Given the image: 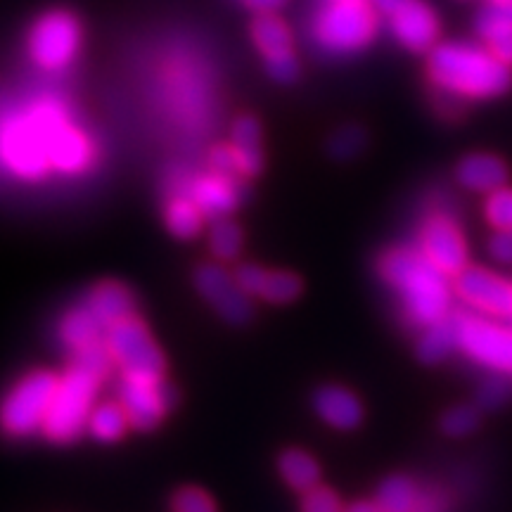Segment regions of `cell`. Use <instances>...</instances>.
<instances>
[{
	"label": "cell",
	"instance_id": "1",
	"mask_svg": "<svg viewBox=\"0 0 512 512\" xmlns=\"http://www.w3.org/2000/svg\"><path fill=\"white\" fill-rule=\"evenodd\" d=\"M427 76L437 93V107L453 114L465 100H489L508 93L512 69L486 46L448 41L427 53Z\"/></svg>",
	"mask_w": 512,
	"mask_h": 512
},
{
	"label": "cell",
	"instance_id": "2",
	"mask_svg": "<svg viewBox=\"0 0 512 512\" xmlns=\"http://www.w3.org/2000/svg\"><path fill=\"white\" fill-rule=\"evenodd\" d=\"M380 271L384 280L401 292L403 311L413 325L430 328L451 313L448 275L418 249H394L382 259Z\"/></svg>",
	"mask_w": 512,
	"mask_h": 512
},
{
	"label": "cell",
	"instance_id": "3",
	"mask_svg": "<svg viewBox=\"0 0 512 512\" xmlns=\"http://www.w3.org/2000/svg\"><path fill=\"white\" fill-rule=\"evenodd\" d=\"M377 34V15L366 0L330 3L320 10L313 24V36L330 53H356L366 48Z\"/></svg>",
	"mask_w": 512,
	"mask_h": 512
},
{
	"label": "cell",
	"instance_id": "4",
	"mask_svg": "<svg viewBox=\"0 0 512 512\" xmlns=\"http://www.w3.org/2000/svg\"><path fill=\"white\" fill-rule=\"evenodd\" d=\"M60 377L50 370H36L24 377L0 406V427L12 437H27L43 427L53 406Z\"/></svg>",
	"mask_w": 512,
	"mask_h": 512
},
{
	"label": "cell",
	"instance_id": "5",
	"mask_svg": "<svg viewBox=\"0 0 512 512\" xmlns=\"http://www.w3.org/2000/svg\"><path fill=\"white\" fill-rule=\"evenodd\" d=\"M95 389H98V380L76 368H69V373L60 377L53 406L43 422V432L50 441L67 444L79 437L91 418Z\"/></svg>",
	"mask_w": 512,
	"mask_h": 512
},
{
	"label": "cell",
	"instance_id": "6",
	"mask_svg": "<svg viewBox=\"0 0 512 512\" xmlns=\"http://www.w3.org/2000/svg\"><path fill=\"white\" fill-rule=\"evenodd\" d=\"M107 349L114 361L131 377H157L164 375V356L152 342L150 332L138 318H126L107 330Z\"/></svg>",
	"mask_w": 512,
	"mask_h": 512
},
{
	"label": "cell",
	"instance_id": "7",
	"mask_svg": "<svg viewBox=\"0 0 512 512\" xmlns=\"http://www.w3.org/2000/svg\"><path fill=\"white\" fill-rule=\"evenodd\" d=\"M31 57L46 69H62L79 50V24L69 12H48L29 38Z\"/></svg>",
	"mask_w": 512,
	"mask_h": 512
},
{
	"label": "cell",
	"instance_id": "8",
	"mask_svg": "<svg viewBox=\"0 0 512 512\" xmlns=\"http://www.w3.org/2000/svg\"><path fill=\"white\" fill-rule=\"evenodd\" d=\"M121 406L136 430H152L164 418V413L174 406V389L162 377H131L126 375L119 387Z\"/></svg>",
	"mask_w": 512,
	"mask_h": 512
},
{
	"label": "cell",
	"instance_id": "9",
	"mask_svg": "<svg viewBox=\"0 0 512 512\" xmlns=\"http://www.w3.org/2000/svg\"><path fill=\"white\" fill-rule=\"evenodd\" d=\"M195 287L207 302L214 306L228 323L242 325L252 318L249 294L242 290L235 275L223 271L221 266H200L195 271Z\"/></svg>",
	"mask_w": 512,
	"mask_h": 512
},
{
	"label": "cell",
	"instance_id": "10",
	"mask_svg": "<svg viewBox=\"0 0 512 512\" xmlns=\"http://www.w3.org/2000/svg\"><path fill=\"white\" fill-rule=\"evenodd\" d=\"M463 351L486 368L512 373V330L482 318L467 320Z\"/></svg>",
	"mask_w": 512,
	"mask_h": 512
},
{
	"label": "cell",
	"instance_id": "11",
	"mask_svg": "<svg viewBox=\"0 0 512 512\" xmlns=\"http://www.w3.org/2000/svg\"><path fill=\"white\" fill-rule=\"evenodd\" d=\"M420 252L446 275H458L467 266V245L456 228V223L446 216H432L422 226Z\"/></svg>",
	"mask_w": 512,
	"mask_h": 512
},
{
	"label": "cell",
	"instance_id": "12",
	"mask_svg": "<svg viewBox=\"0 0 512 512\" xmlns=\"http://www.w3.org/2000/svg\"><path fill=\"white\" fill-rule=\"evenodd\" d=\"M456 292L477 309L503 318L512 316V285L486 268L465 266L456 275Z\"/></svg>",
	"mask_w": 512,
	"mask_h": 512
},
{
	"label": "cell",
	"instance_id": "13",
	"mask_svg": "<svg viewBox=\"0 0 512 512\" xmlns=\"http://www.w3.org/2000/svg\"><path fill=\"white\" fill-rule=\"evenodd\" d=\"M392 34L411 53H430L439 43V17L425 0H408L389 17Z\"/></svg>",
	"mask_w": 512,
	"mask_h": 512
},
{
	"label": "cell",
	"instance_id": "14",
	"mask_svg": "<svg viewBox=\"0 0 512 512\" xmlns=\"http://www.w3.org/2000/svg\"><path fill=\"white\" fill-rule=\"evenodd\" d=\"M5 157L24 176H41L48 164V147L34 121H17L5 133Z\"/></svg>",
	"mask_w": 512,
	"mask_h": 512
},
{
	"label": "cell",
	"instance_id": "15",
	"mask_svg": "<svg viewBox=\"0 0 512 512\" xmlns=\"http://www.w3.org/2000/svg\"><path fill=\"white\" fill-rule=\"evenodd\" d=\"M238 285L252 297H261L273 304H287L302 294V280L294 273L285 271H266V268L247 264L235 271Z\"/></svg>",
	"mask_w": 512,
	"mask_h": 512
},
{
	"label": "cell",
	"instance_id": "16",
	"mask_svg": "<svg viewBox=\"0 0 512 512\" xmlns=\"http://www.w3.org/2000/svg\"><path fill=\"white\" fill-rule=\"evenodd\" d=\"M467 320H470V316H465V313H446L444 318L432 323L418 344L420 361L434 366V363L451 356L456 349H463Z\"/></svg>",
	"mask_w": 512,
	"mask_h": 512
},
{
	"label": "cell",
	"instance_id": "17",
	"mask_svg": "<svg viewBox=\"0 0 512 512\" xmlns=\"http://www.w3.org/2000/svg\"><path fill=\"white\" fill-rule=\"evenodd\" d=\"M313 408L320 418L337 430H354L363 420V406L356 399V394H351L344 387H335V384L320 387L313 394Z\"/></svg>",
	"mask_w": 512,
	"mask_h": 512
},
{
	"label": "cell",
	"instance_id": "18",
	"mask_svg": "<svg viewBox=\"0 0 512 512\" xmlns=\"http://www.w3.org/2000/svg\"><path fill=\"white\" fill-rule=\"evenodd\" d=\"M458 183L475 192H494L508 183V166L494 155H467L456 169Z\"/></svg>",
	"mask_w": 512,
	"mask_h": 512
},
{
	"label": "cell",
	"instance_id": "19",
	"mask_svg": "<svg viewBox=\"0 0 512 512\" xmlns=\"http://www.w3.org/2000/svg\"><path fill=\"white\" fill-rule=\"evenodd\" d=\"M240 195L235 183L226 176H207L200 178L192 190V202L202 211L204 219H223L235 209Z\"/></svg>",
	"mask_w": 512,
	"mask_h": 512
},
{
	"label": "cell",
	"instance_id": "20",
	"mask_svg": "<svg viewBox=\"0 0 512 512\" xmlns=\"http://www.w3.org/2000/svg\"><path fill=\"white\" fill-rule=\"evenodd\" d=\"M88 309L93 311V316L100 320V325L105 330H110L112 325L121 323V320L133 316V294L126 290L121 283H102L95 287L88 297Z\"/></svg>",
	"mask_w": 512,
	"mask_h": 512
},
{
	"label": "cell",
	"instance_id": "21",
	"mask_svg": "<svg viewBox=\"0 0 512 512\" xmlns=\"http://www.w3.org/2000/svg\"><path fill=\"white\" fill-rule=\"evenodd\" d=\"M233 152L238 159V171L245 176H256L264 164L261 157V126L254 117H240L233 126Z\"/></svg>",
	"mask_w": 512,
	"mask_h": 512
},
{
	"label": "cell",
	"instance_id": "22",
	"mask_svg": "<svg viewBox=\"0 0 512 512\" xmlns=\"http://www.w3.org/2000/svg\"><path fill=\"white\" fill-rule=\"evenodd\" d=\"M48 159L64 171H76L88 162V143L72 128L60 126L48 138Z\"/></svg>",
	"mask_w": 512,
	"mask_h": 512
},
{
	"label": "cell",
	"instance_id": "23",
	"mask_svg": "<svg viewBox=\"0 0 512 512\" xmlns=\"http://www.w3.org/2000/svg\"><path fill=\"white\" fill-rule=\"evenodd\" d=\"M278 467L285 482L290 484L292 489L302 491V494L316 489L320 482L318 463L306 451H299V448H290V451H285L283 456H280Z\"/></svg>",
	"mask_w": 512,
	"mask_h": 512
},
{
	"label": "cell",
	"instance_id": "24",
	"mask_svg": "<svg viewBox=\"0 0 512 512\" xmlns=\"http://www.w3.org/2000/svg\"><path fill=\"white\" fill-rule=\"evenodd\" d=\"M102 330L105 328H102L100 320L93 316V311L88 309V306H83V309H74L64 316L60 325V337L69 349L76 351L86 347V344L98 342Z\"/></svg>",
	"mask_w": 512,
	"mask_h": 512
},
{
	"label": "cell",
	"instance_id": "25",
	"mask_svg": "<svg viewBox=\"0 0 512 512\" xmlns=\"http://www.w3.org/2000/svg\"><path fill=\"white\" fill-rule=\"evenodd\" d=\"M252 38H254L256 48H259L266 57L292 50L290 29H287V24L283 22V19H278L275 15L256 17L252 24Z\"/></svg>",
	"mask_w": 512,
	"mask_h": 512
},
{
	"label": "cell",
	"instance_id": "26",
	"mask_svg": "<svg viewBox=\"0 0 512 512\" xmlns=\"http://www.w3.org/2000/svg\"><path fill=\"white\" fill-rule=\"evenodd\" d=\"M415 501H418V489H415L413 479L396 475L382 482L375 503L382 512H413Z\"/></svg>",
	"mask_w": 512,
	"mask_h": 512
},
{
	"label": "cell",
	"instance_id": "27",
	"mask_svg": "<svg viewBox=\"0 0 512 512\" xmlns=\"http://www.w3.org/2000/svg\"><path fill=\"white\" fill-rule=\"evenodd\" d=\"M128 425L131 422H128V415L121 403H100L88 418V430L100 441H117Z\"/></svg>",
	"mask_w": 512,
	"mask_h": 512
},
{
	"label": "cell",
	"instance_id": "28",
	"mask_svg": "<svg viewBox=\"0 0 512 512\" xmlns=\"http://www.w3.org/2000/svg\"><path fill=\"white\" fill-rule=\"evenodd\" d=\"M475 31L482 43H491L494 38L512 31V3H486L475 17Z\"/></svg>",
	"mask_w": 512,
	"mask_h": 512
},
{
	"label": "cell",
	"instance_id": "29",
	"mask_svg": "<svg viewBox=\"0 0 512 512\" xmlns=\"http://www.w3.org/2000/svg\"><path fill=\"white\" fill-rule=\"evenodd\" d=\"M202 219V211L190 200H176L169 204V209H166V226H169V230L176 238L183 240L195 238V235L200 233Z\"/></svg>",
	"mask_w": 512,
	"mask_h": 512
},
{
	"label": "cell",
	"instance_id": "30",
	"mask_svg": "<svg viewBox=\"0 0 512 512\" xmlns=\"http://www.w3.org/2000/svg\"><path fill=\"white\" fill-rule=\"evenodd\" d=\"M110 366H112V354L110 349H107V344H102L100 339L98 342H91L86 344V347L74 351L72 368L91 375L93 380L100 382L102 377L110 373Z\"/></svg>",
	"mask_w": 512,
	"mask_h": 512
},
{
	"label": "cell",
	"instance_id": "31",
	"mask_svg": "<svg viewBox=\"0 0 512 512\" xmlns=\"http://www.w3.org/2000/svg\"><path fill=\"white\" fill-rule=\"evenodd\" d=\"M363 147H366V131H363L361 126L339 128L328 143L330 155L339 159V162H347V159L358 157L363 152Z\"/></svg>",
	"mask_w": 512,
	"mask_h": 512
},
{
	"label": "cell",
	"instance_id": "32",
	"mask_svg": "<svg viewBox=\"0 0 512 512\" xmlns=\"http://www.w3.org/2000/svg\"><path fill=\"white\" fill-rule=\"evenodd\" d=\"M211 252L219 256L221 261H233L242 249V230L235 223L219 221L211 228Z\"/></svg>",
	"mask_w": 512,
	"mask_h": 512
},
{
	"label": "cell",
	"instance_id": "33",
	"mask_svg": "<svg viewBox=\"0 0 512 512\" xmlns=\"http://www.w3.org/2000/svg\"><path fill=\"white\" fill-rule=\"evenodd\" d=\"M486 219L498 230L512 228V188L491 192L486 200Z\"/></svg>",
	"mask_w": 512,
	"mask_h": 512
},
{
	"label": "cell",
	"instance_id": "34",
	"mask_svg": "<svg viewBox=\"0 0 512 512\" xmlns=\"http://www.w3.org/2000/svg\"><path fill=\"white\" fill-rule=\"evenodd\" d=\"M477 425L479 413L477 408L472 406H456L441 418V430H444L448 437H465V434H470Z\"/></svg>",
	"mask_w": 512,
	"mask_h": 512
},
{
	"label": "cell",
	"instance_id": "35",
	"mask_svg": "<svg viewBox=\"0 0 512 512\" xmlns=\"http://www.w3.org/2000/svg\"><path fill=\"white\" fill-rule=\"evenodd\" d=\"M174 512H216V505L207 491L185 486L174 496Z\"/></svg>",
	"mask_w": 512,
	"mask_h": 512
},
{
	"label": "cell",
	"instance_id": "36",
	"mask_svg": "<svg viewBox=\"0 0 512 512\" xmlns=\"http://www.w3.org/2000/svg\"><path fill=\"white\" fill-rule=\"evenodd\" d=\"M266 69L268 74H271V79L278 83H292L299 79V62L297 57L292 55V50L266 57Z\"/></svg>",
	"mask_w": 512,
	"mask_h": 512
},
{
	"label": "cell",
	"instance_id": "37",
	"mask_svg": "<svg viewBox=\"0 0 512 512\" xmlns=\"http://www.w3.org/2000/svg\"><path fill=\"white\" fill-rule=\"evenodd\" d=\"M302 510L304 512H344L335 491L325 489V486H316V489L306 491Z\"/></svg>",
	"mask_w": 512,
	"mask_h": 512
},
{
	"label": "cell",
	"instance_id": "38",
	"mask_svg": "<svg viewBox=\"0 0 512 512\" xmlns=\"http://www.w3.org/2000/svg\"><path fill=\"white\" fill-rule=\"evenodd\" d=\"M209 169L214 171L216 176H230L233 171H238V159H235L233 147L228 145H219L211 150L209 155Z\"/></svg>",
	"mask_w": 512,
	"mask_h": 512
},
{
	"label": "cell",
	"instance_id": "39",
	"mask_svg": "<svg viewBox=\"0 0 512 512\" xmlns=\"http://www.w3.org/2000/svg\"><path fill=\"white\" fill-rule=\"evenodd\" d=\"M510 396V384L505 380H489L482 384V389H479V406L482 408H496L501 406V403L508 399Z\"/></svg>",
	"mask_w": 512,
	"mask_h": 512
},
{
	"label": "cell",
	"instance_id": "40",
	"mask_svg": "<svg viewBox=\"0 0 512 512\" xmlns=\"http://www.w3.org/2000/svg\"><path fill=\"white\" fill-rule=\"evenodd\" d=\"M489 252L501 264H512V228L498 230V233L489 242Z\"/></svg>",
	"mask_w": 512,
	"mask_h": 512
},
{
	"label": "cell",
	"instance_id": "41",
	"mask_svg": "<svg viewBox=\"0 0 512 512\" xmlns=\"http://www.w3.org/2000/svg\"><path fill=\"white\" fill-rule=\"evenodd\" d=\"M247 8H252L259 15H275L285 5V0H242Z\"/></svg>",
	"mask_w": 512,
	"mask_h": 512
},
{
	"label": "cell",
	"instance_id": "42",
	"mask_svg": "<svg viewBox=\"0 0 512 512\" xmlns=\"http://www.w3.org/2000/svg\"><path fill=\"white\" fill-rule=\"evenodd\" d=\"M406 3L408 0H370L373 10L380 12V15H384V17H392L394 12H399Z\"/></svg>",
	"mask_w": 512,
	"mask_h": 512
},
{
	"label": "cell",
	"instance_id": "43",
	"mask_svg": "<svg viewBox=\"0 0 512 512\" xmlns=\"http://www.w3.org/2000/svg\"><path fill=\"white\" fill-rule=\"evenodd\" d=\"M344 512H382L380 508H377V503H354V505H349L347 510Z\"/></svg>",
	"mask_w": 512,
	"mask_h": 512
},
{
	"label": "cell",
	"instance_id": "44",
	"mask_svg": "<svg viewBox=\"0 0 512 512\" xmlns=\"http://www.w3.org/2000/svg\"><path fill=\"white\" fill-rule=\"evenodd\" d=\"M489 3H512V0H489Z\"/></svg>",
	"mask_w": 512,
	"mask_h": 512
},
{
	"label": "cell",
	"instance_id": "45",
	"mask_svg": "<svg viewBox=\"0 0 512 512\" xmlns=\"http://www.w3.org/2000/svg\"><path fill=\"white\" fill-rule=\"evenodd\" d=\"M332 3H351V0H332Z\"/></svg>",
	"mask_w": 512,
	"mask_h": 512
}]
</instances>
